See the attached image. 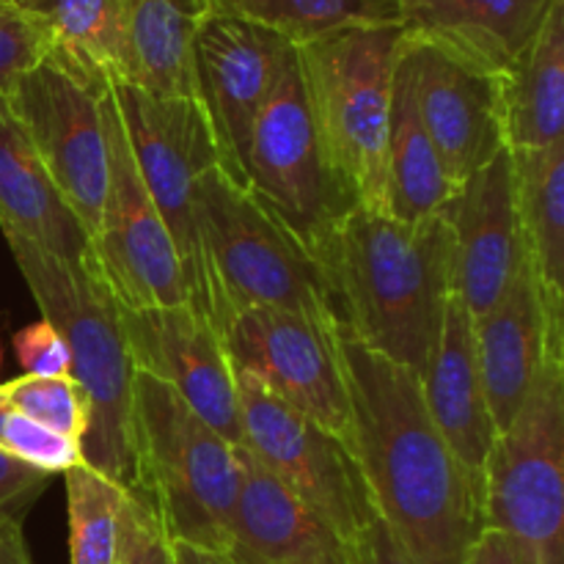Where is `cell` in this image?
<instances>
[{
  "instance_id": "obj_1",
  "label": "cell",
  "mask_w": 564,
  "mask_h": 564,
  "mask_svg": "<svg viewBox=\"0 0 564 564\" xmlns=\"http://www.w3.org/2000/svg\"><path fill=\"white\" fill-rule=\"evenodd\" d=\"M352 411V455L378 518L413 564H468L485 532L482 477L435 427L419 375L336 325Z\"/></svg>"
},
{
  "instance_id": "obj_2",
  "label": "cell",
  "mask_w": 564,
  "mask_h": 564,
  "mask_svg": "<svg viewBox=\"0 0 564 564\" xmlns=\"http://www.w3.org/2000/svg\"><path fill=\"white\" fill-rule=\"evenodd\" d=\"M314 259L336 325L375 356L422 375L455 292L446 213L402 224L352 207Z\"/></svg>"
},
{
  "instance_id": "obj_3",
  "label": "cell",
  "mask_w": 564,
  "mask_h": 564,
  "mask_svg": "<svg viewBox=\"0 0 564 564\" xmlns=\"http://www.w3.org/2000/svg\"><path fill=\"white\" fill-rule=\"evenodd\" d=\"M25 279L42 319L69 350V378L88 400V433L83 460L135 490V438H132V386L135 364L127 345L121 303L91 264L58 259L22 240H6Z\"/></svg>"
},
{
  "instance_id": "obj_4",
  "label": "cell",
  "mask_w": 564,
  "mask_h": 564,
  "mask_svg": "<svg viewBox=\"0 0 564 564\" xmlns=\"http://www.w3.org/2000/svg\"><path fill=\"white\" fill-rule=\"evenodd\" d=\"M132 494L152 501L169 538L229 554L240 496V446L147 372H135L132 386Z\"/></svg>"
},
{
  "instance_id": "obj_5",
  "label": "cell",
  "mask_w": 564,
  "mask_h": 564,
  "mask_svg": "<svg viewBox=\"0 0 564 564\" xmlns=\"http://www.w3.org/2000/svg\"><path fill=\"white\" fill-rule=\"evenodd\" d=\"M402 36L405 28H352L295 47L330 165L358 207L383 215L391 88Z\"/></svg>"
},
{
  "instance_id": "obj_6",
  "label": "cell",
  "mask_w": 564,
  "mask_h": 564,
  "mask_svg": "<svg viewBox=\"0 0 564 564\" xmlns=\"http://www.w3.org/2000/svg\"><path fill=\"white\" fill-rule=\"evenodd\" d=\"M132 160L174 240L187 303L224 336L231 312L215 281L198 215V182L218 169V149L198 99L152 97L127 83L110 86Z\"/></svg>"
},
{
  "instance_id": "obj_7",
  "label": "cell",
  "mask_w": 564,
  "mask_h": 564,
  "mask_svg": "<svg viewBox=\"0 0 564 564\" xmlns=\"http://www.w3.org/2000/svg\"><path fill=\"white\" fill-rule=\"evenodd\" d=\"M485 529L564 564V345L545 347L527 400L482 466Z\"/></svg>"
},
{
  "instance_id": "obj_8",
  "label": "cell",
  "mask_w": 564,
  "mask_h": 564,
  "mask_svg": "<svg viewBox=\"0 0 564 564\" xmlns=\"http://www.w3.org/2000/svg\"><path fill=\"white\" fill-rule=\"evenodd\" d=\"M198 215L231 317L240 308H281L317 323H336L317 259L220 165L198 182Z\"/></svg>"
},
{
  "instance_id": "obj_9",
  "label": "cell",
  "mask_w": 564,
  "mask_h": 564,
  "mask_svg": "<svg viewBox=\"0 0 564 564\" xmlns=\"http://www.w3.org/2000/svg\"><path fill=\"white\" fill-rule=\"evenodd\" d=\"M251 196L317 253L352 207V193L330 165L308 108L297 50L253 124L246 160Z\"/></svg>"
},
{
  "instance_id": "obj_10",
  "label": "cell",
  "mask_w": 564,
  "mask_h": 564,
  "mask_svg": "<svg viewBox=\"0 0 564 564\" xmlns=\"http://www.w3.org/2000/svg\"><path fill=\"white\" fill-rule=\"evenodd\" d=\"M224 347L240 378L253 380L352 449L350 391L336 323L281 308H240L226 325Z\"/></svg>"
},
{
  "instance_id": "obj_11",
  "label": "cell",
  "mask_w": 564,
  "mask_h": 564,
  "mask_svg": "<svg viewBox=\"0 0 564 564\" xmlns=\"http://www.w3.org/2000/svg\"><path fill=\"white\" fill-rule=\"evenodd\" d=\"M242 446L284 488L352 540L378 518L367 477L350 446L237 375Z\"/></svg>"
},
{
  "instance_id": "obj_12",
  "label": "cell",
  "mask_w": 564,
  "mask_h": 564,
  "mask_svg": "<svg viewBox=\"0 0 564 564\" xmlns=\"http://www.w3.org/2000/svg\"><path fill=\"white\" fill-rule=\"evenodd\" d=\"M102 121L108 135V191L91 237V264L121 308L187 303L174 240L132 160L110 88L102 94Z\"/></svg>"
},
{
  "instance_id": "obj_13",
  "label": "cell",
  "mask_w": 564,
  "mask_h": 564,
  "mask_svg": "<svg viewBox=\"0 0 564 564\" xmlns=\"http://www.w3.org/2000/svg\"><path fill=\"white\" fill-rule=\"evenodd\" d=\"M102 94V86L88 80L55 50V55L28 72L6 97L55 187L86 226L88 237L97 231L99 209L108 191Z\"/></svg>"
},
{
  "instance_id": "obj_14",
  "label": "cell",
  "mask_w": 564,
  "mask_h": 564,
  "mask_svg": "<svg viewBox=\"0 0 564 564\" xmlns=\"http://www.w3.org/2000/svg\"><path fill=\"white\" fill-rule=\"evenodd\" d=\"M400 66L419 119L457 187L507 149V72L438 39L405 31Z\"/></svg>"
},
{
  "instance_id": "obj_15",
  "label": "cell",
  "mask_w": 564,
  "mask_h": 564,
  "mask_svg": "<svg viewBox=\"0 0 564 564\" xmlns=\"http://www.w3.org/2000/svg\"><path fill=\"white\" fill-rule=\"evenodd\" d=\"M292 53L295 47L270 28L220 11L204 20L196 36V99L213 130L220 171L246 191L253 124Z\"/></svg>"
},
{
  "instance_id": "obj_16",
  "label": "cell",
  "mask_w": 564,
  "mask_h": 564,
  "mask_svg": "<svg viewBox=\"0 0 564 564\" xmlns=\"http://www.w3.org/2000/svg\"><path fill=\"white\" fill-rule=\"evenodd\" d=\"M121 323L138 372L171 386L209 427L242 446L237 372L213 323L191 303L121 308Z\"/></svg>"
},
{
  "instance_id": "obj_17",
  "label": "cell",
  "mask_w": 564,
  "mask_h": 564,
  "mask_svg": "<svg viewBox=\"0 0 564 564\" xmlns=\"http://www.w3.org/2000/svg\"><path fill=\"white\" fill-rule=\"evenodd\" d=\"M446 218L452 229L455 292L471 319H477L501 301L523 259L510 149H501L457 187Z\"/></svg>"
},
{
  "instance_id": "obj_18",
  "label": "cell",
  "mask_w": 564,
  "mask_h": 564,
  "mask_svg": "<svg viewBox=\"0 0 564 564\" xmlns=\"http://www.w3.org/2000/svg\"><path fill=\"white\" fill-rule=\"evenodd\" d=\"M474 339L485 400L501 433L527 400L545 347L564 345V314L549 306L527 253L501 301L474 319Z\"/></svg>"
},
{
  "instance_id": "obj_19",
  "label": "cell",
  "mask_w": 564,
  "mask_h": 564,
  "mask_svg": "<svg viewBox=\"0 0 564 564\" xmlns=\"http://www.w3.org/2000/svg\"><path fill=\"white\" fill-rule=\"evenodd\" d=\"M226 556L240 564H356L350 540L259 466L246 446H240V496Z\"/></svg>"
},
{
  "instance_id": "obj_20",
  "label": "cell",
  "mask_w": 564,
  "mask_h": 564,
  "mask_svg": "<svg viewBox=\"0 0 564 564\" xmlns=\"http://www.w3.org/2000/svg\"><path fill=\"white\" fill-rule=\"evenodd\" d=\"M419 383L438 433L463 466L482 477V466L499 433L485 400L474 319L457 292L446 301L438 339Z\"/></svg>"
},
{
  "instance_id": "obj_21",
  "label": "cell",
  "mask_w": 564,
  "mask_h": 564,
  "mask_svg": "<svg viewBox=\"0 0 564 564\" xmlns=\"http://www.w3.org/2000/svg\"><path fill=\"white\" fill-rule=\"evenodd\" d=\"M0 231L69 262L91 257V237L44 169L20 119L0 97Z\"/></svg>"
},
{
  "instance_id": "obj_22",
  "label": "cell",
  "mask_w": 564,
  "mask_h": 564,
  "mask_svg": "<svg viewBox=\"0 0 564 564\" xmlns=\"http://www.w3.org/2000/svg\"><path fill=\"white\" fill-rule=\"evenodd\" d=\"M213 0H121V80L152 97L196 99L193 47Z\"/></svg>"
},
{
  "instance_id": "obj_23",
  "label": "cell",
  "mask_w": 564,
  "mask_h": 564,
  "mask_svg": "<svg viewBox=\"0 0 564 564\" xmlns=\"http://www.w3.org/2000/svg\"><path fill=\"white\" fill-rule=\"evenodd\" d=\"M554 0H402L405 31L438 39L496 72H510Z\"/></svg>"
},
{
  "instance_id": "obj_24",
  "label": "cell",
  "mask_w": 564,
  "mask_h": 564,
  "mask_svg": "<svg viewBox=\"0 0 564 564\" xmlns=\"http://www.w3.org/2000/svg\"><path fill=\"white\" fill-rule=\"evenodd\" d=\"M564 141V0H554L521 58L507 72V149L543 152Z\"/></svg>"
},
{
  "instance_id": "obj_25",
  "label": "cell",
  "mask_w": 564,
  "mask_h": 564,
  "mask_svg": "<svg viewBox=\"0 0 564 564\" xmlns=\"http://www.w3.org/2000/svg\"><path fill=\"white\" fill-rule=\"evenodd\" d=\"M457 185L446 174L422 119L411 83L397 55L394 88H391L389 149H386V204L391 218L402 224L433 218L449 209Z\"/></svg>"
},
{
  "instance_id": "obj_26",
  "label": "cell",
  "mask_w": 564,
  "mask_h": 564,
  "mask_svg": "<svg viewBox=\"0 0 564 564\" xmlns=\"http://www.w3.org/2000/svg\"><path fill=\"white\" fill-rule=\"evenodd\" d=\"M521 242L543 295L564 314V141L512 154Z\"/></svg>"
},
{
  "instance_id": "obj_27",
  "label": "cell",
  "mask_w": 564,
  "mask_h": 564,
  "mask_svg": "<svg viewBox=\"0 0 564 564\" xmlns=\"http://www.w3.org/2000/svg\"><path fill=\"white\" fill-rule=\"evenodd\" d=\"M213 11L270 28L292 47L352 28H405L402 0H213Z\"/></svg>"
},
{
  "instance_id": "obj_28",
  "label": "cell",
  "mask_w": 564,
  "mask_h": 564,
  "mask_svg": "<svg viewBox=\"0 0 564 564\" xmlns=\"http://www.w3.org/2000/svg\"><path fill=\"white\" fill-rule=\"evenodd\" d=\"M50 22L58 53L97 86L121 80V0H28Z\"/></svg>"
},
{
  "instance_id": "obj_29",
  "label": "cell",
  "mask_w": 564,
  "mask_h": 564,
  "mask_svg": "<svg viewBox=\"0 0 564 564\" xmlns=\"http://www.w3.org/2000/svg\"><path fill=\"white\" fill-rule=\"evenodd\" d=\"M69 564H116L121 510L130 490L86 460L64 471Z\"/></svg>"
},
{
  "instance_id": "obj_30",
  "label": "cell",
  "mask_w": 564,
  "mask_h": 564,
  "mask_svg": "<svg viewBox=\"0 0 564 564\" xmlns=\"http://www.w3.org/2000/svg\"><path fill=\"white\" fill-rule=\"evenodd\" d=\"M0 397L9 402L14 411L25 413L28 419L39 422L53 433L66 435V438L80 441L88 433V400L80 386L69 378H22L9 380L0 386Z\"/></svg>"
},
{
  "instance_id": "obj_31",
  "label": "cell",
  "mask_w": 564,
  "mask_h": 564,
  "mask_svg": "<svg viewBox=\"0 0 564 564\" xmlns=\"http://www.w3.org/2000/svg\"><path fill=\"white\" fill-rule=\"evenodd\" d=\"M55 50V33L42 14L17 0H0V97H9Z\"/></svg>"
},
{
  "instance_id": "obj_32",
  "label": "cell",
  "mask_w": 564,
  "mask_h": 564,
  "mask_svg": "<svg viewBox=\"0 0 564 564\" xmlns=\"http://www.w3.org/2000/svg\"><path fill=\"white\" fill-rule=\"evenodd\" d=\"M0 452L50 477L69 471L83 460L80 441L42 427L25 413L14 411L3 397H0Z\"/></svg>"
},
{
  "instance_id": "obj_33",
  "label": "cell",
  "mask_w": 564,
  "mask_h": 564,
  "mask_svg": "<svg viewBox=\"0 0 564 564\" xmlns=\"http://www.w3.org/2000/svg\"><path fill=\"white\" fill-rule=\"evenodd\" d=\"M116 564H176L174 540L165 532L152 501L141 494H127L121 510L119 556Z\"/></svg>"
},
{
  "instance_id": "obj_34",
  "label": "cell",
  "mask_w": 564,
  "mask_h": 564,
  "mask_svg": "<svg viewBox=\"0 0 564 564\" xmlns=\"http://www.w3.org/2000/svg\"><path fill=\"white\" fill-rule=\"evenodd\" d=\"M11 341H14L17 361L25 369V375H33V378H61V375H69L66 341L61 339V334L47 319L25 325L22 330H17Z\"/></svg>"
},
{
  "instance_id": "obj_35",
  "label": "cell",
  "mask_w": 564,
  "mask_h": 564,
  "mask_svg": "<svg viewBox=\"0 0 564 564\" xmlns=\"http://www.w3.org/2000/svg\"><path fill=\"white\" fill-rule=\"evenodd\" d=\"M50 482H53L50 474L36 471V468L0 452V521L3 518L25 521L31 507L50 488Z\"/></svg>"
},
{
  "instance_id": "obj_36",
  "label": "cell",
  "mask_w": 564,
  "mask_h": 564,
  "mask_svg": "<svg viewBox=\"0 0 564 564\" xmlns=\"http://www.w3.org/2000/svg\"><path fill=\"white\" fill-rule=\"evenodd\" d=\"M356 564H413L391 529L380 518H375L356 540H352Z\"/></svg>"
},
{
  "instance_id": "obj_37",
  "label": "cell",
  "mask_w": 564,
  "mask_h": 564,
  "mask_svg": "<svg viewBox=\"0 0 564 564\" xmlns=\"http://www.w3.org/2000/svg\"><path fill=\"white\" fill-rule=\"evenodd\" d=\"M468 564H540L532 549L518 543L516 538L496 529H485L479 540L474 543Z\"/></svg>"
},
{
  "instance_id": "obj_38",
  "label": "cell",
  "mask_w": 564,
  "mask_h": 564,
  "mask_svg": "<svg viewBox=\"0 0 564 564\" xmlns=\"http://www.w3.org/2000/svg\"><path fill=\"white\" fill-rule=\"evenodd\" d=\"M0 564H33L20 518L0 521Z\"/></svg>"
},
{
  "instance_id": "obj_39",
  "label": "cell",
  "mask_w": 564,
  "mask_h": 564,
  "mask_svg": "<svg viewBox=\"0 0 564 564\" xmlns=\"http://www.w3.org/2000/svg\"><path fill=\"white\" fill-rule=\"evenodd\" d=\"M174 562L176 564H231L226 554H213V551L193 549L187 543H174Z\"/></svg>"
},
{
  "instance_id": "obj_40",
  "label": "cell",
  "mask_w": 564,
  "mask_h": 564,
  "mask_svg": "<svg viewBox=\"0 0 564 564\" xmlns=\"http://www.w3.org/2000/svg\"><path fill=\"white\" fill-rule=\"evenodd\" d=\"M0 364H3V350H0Z\"/></svg>"
},
{
  "instance_id": "obj_41",
  "label": "cell",
  "mask_w": 564,
  "mask_h": 564,
  "mask_svg": "<svg viewBox=\"0 0 564 564\" xmlns=\"http://www.w3.org/2000/svg\"><path fill=\"white\" fill-rule=\"evenodd\" d=\"M17 3H28V0H17Z\"/></svg>"
},
{
  "instance_id": "obj_42",
  "label": "cell",
  "mask_w": 564,
  "mask_h": 564,
  "mask_svg": "<svg viewBox=\"0 0 564 564\" xmlns=\"http://www.w3.org/2000/svg\"><path fill=\"white\" fill-rule=\"evenodd\" d=\"M231 564H240V562H231Z\"/></svg>"
}]
</instances>
